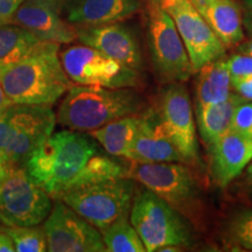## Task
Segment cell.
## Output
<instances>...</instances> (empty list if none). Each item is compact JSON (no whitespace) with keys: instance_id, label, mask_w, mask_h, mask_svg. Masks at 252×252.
<instances>
[{"instance_id":"1","label":"cell","mask_w":252,"mask_h":252,"mask_svg":"<svg viewBox=\"0 0 252 252\" xmlns=\"http://www.w3.org/2000/svg\"><path fill=\"white\" fill-rule=\"evenodd\" d=\"M25 168L53 200L71 188L126 176L125 167L104 154L93 138L69 128L53 132Z\"/></svg>"},{"instance_id":"2","label":"cell","mask_w":252,"mask_h":252,"mask_svg":"<svg viewBox=\"0 0 252 252\" xmlns=\"http://www.w3.org/2000/svg\"><path fill=\"white\" fill-rule=\"evenodd\" d=\"M60 45L41 41L31 54L0 70V84L12 104L52 106L72 84L59 58Z\"/></svg>"},{"instance_id":"3","label":"cell","mask_w":252,"mask_h":252,"mask_svg":"<svg viewBox=\"0 0 252 252\" xmlns=\"http://www.w3.org/2000/svg\"><path fill=\"white\" fill-rule=\"evenodd\" d=\"M133 88H105L72 84L60 104L56 122L63 127L90 132L143 109V98Z\"/></svg>"},{"instance_id":"4","label":"cell","mask_w":252,"mask_h":252,"mask_svg":"<svg viewBox=\"0 0 252 252\" xmlns=\"http://www.w3.org/2000/svg\"><path fill=\"white\" fill-rule=\"evenodd\" d=\"M126 176L162 198L195 228L204 224V204L193 173L182 162H131Z\"/></svg>"},{"instance_id":"5","label":"cell","mask_w":252,"mask_h":252,"mask_svg":"<svg viewBox=\"0 0 252 252\" xmlns=\"http://www.w3.org/2000/svg\"><path fill=\"white\" fill-rule=\"evenodd\" d=\"M56 115L50 106L12 104L0 116V156L7 166H24L54 132Z\"/></svg>"},{"instance_id":"6","label":"cell","mask_w":252,"mask_h":252,"mask_svg":"<svg viewBox=\"0 0 252 252\" xmlns=\"http://www.w3.org/2000/svg\"><path fill=\"white\" fill-rule=\"evenodd\" d=\"M134 180L127 176L109 179L63 191L55 200L62 201L100 231L119 217L130 214L137 194Z\"/></svg>"},{"instance_id":"7","label":"cell","mask_w":252,"mask_h":252,"mask_svg":"<svg viewBox=\"0 0 252 252\" xmlns=\"http://www.w3.org/2000/svg\"><path fill=\"white\" fill-rule=\"evenodd\" d=\"M128 219L147 252L193 243L189 220L147 188L137 191Z\"/></svg>"},{"instance_id":"8","label":"cell","mask_w":252,"mask_h":252,"mask_svg":"<svg viewBox=\"0 0 252 252\" xmlns=\"http://www.w3.org/2000/svg\"><path fill=\"white\" fill-rule=\"evenodd\" d=\"M147 37L154 69L166 83L185 82L194 74L174 21L158 0H147Z\"/></svg>"},{"instance_id":"9","label":"cell","mask_w":252,"mask_h":252,"mask_svg":"<svg viewBox=\"0 0 252 252\" xmlns=\"http://www.w3.org/2000/svg\"><path fill=\"white\" fill-rule=\"evenodd\" d=\"M50 200L24 166H8L0 182V222L7 226L39 225L52 210Z\"/></svg>"},{"instance_id":"10","label":"cell","mask_w":252,"mask_h":252,"mask_svg":"<svg viewBox=\"0 0 252 252\" xmlns=\"http://www.w3.org/2000/svg\"><path fill=\"white\" fill-rule=\"evenodd\" d=\"M65 74L75 84L105 88H134L139 71L125 67L99 50L87 45L71 46L60 54Z\"/></svg>"},{"instance_id":"11","label":"cell","mask_w":252,"mask_h":252,"mask_svg":"<svg viewBox=\"0 0 252 252\" xmlns=\"http://www.w3.org/2000/svg\"><path fill=\"white\" fill-rule=\"evenodd\" d=\"M174 21L194 72L225 55L226 48L189 0H158Z\"/></svg>"},{"instance_id":"12","label":"cell","mask_w":252,"mask_h":252,"mask_svg":"<svg viewBox=\"0 0 252 252\" xmlns=\"http://www.w3.org/2000/svg\"><path fill=\"white\" fill-rule=\"evenodd\" d=\"M157 112L167 135L180 152L185 163L196 162V123L189 94L181 82L168 83L160 97Z\"/></svg>"},{"instance_id":"13","label":"cell","mask_w":252,"mask_h":252,"mask_svg":"<svg viewBox=\"0 0 252 252\" xmlns=\"http://www.w3.org/2000/svg\"><path fill=\"white\" fill-rule=\"evenodd\" d=\"M42 229L47 239V251H106L98 230L60 200H55Z\"/></svg>"},{"instance_id":"14","label":"cell","mask_w":252,"mask_h":252,"mask_svg":"<svg viewBox=\"0 0 252 252\" xmlns=\"http://www.w3.org/2000/svg\"><path fill=\"white\" fill-rule=\"evenodd\" d=\"M60 8L46 0H24L9 24L25 28L42 41L71 43L77 40V26L62 19Z\"/></svg>"},{"instance_id":"15","label":"cell","mask_w":252,"mask_h":252,"mask_svg":"<svg viewBox=\"0 0 252 252\" xmlns=\"http://www.w3.org/2000/svg\"><path fill=\"white\" fill-rule=\"evenodd\" d=\"M77 40L99 50L125 67L141 71L140 47L132 32L119 23L77 27Z\"/></svg>"},{"instance_id":"16","label":"cell","mask_w":252,"mask_h":252,"mask_svg":"<svg viewBox=\"0 0 252 252\" xmlns=\"http://www.w3.org/2000/svg\"><path fill=\"white\" fill-rule=\"evenodd\" d=\"M127 160L139 163H185L180 152L167 135L157 109L140 113V124L131 145Z\"/></svg>"},{"instance_id":"17","label":"cell","mask_w":252,"mask_h":252,"mask_svg":"<svg viewBox=\"0 0 252 252\" xmlns=\"http://www.w3.org/2000/svg\"><path fill=\"white\" fill-rule=\"evenodd\" d=\"M212 176L224 188L243 172L252 159V138L229 130L209 147Z\"/></svg>"},{"instance_id":"18","label":"cell","mask_w":252,"mask_h":252,"mask_svg":"<svg viewBox=\"0 0 252 252\" xmlns=\"http://www.w3.org/2000/svg\"><path fill=\"white\" fill-rule=\"evenodd\" d=\"M65 20L77 27L124 21L139 11L140 0H69Z\"/></svg>"},{"instance_id":"19","label":"cell","mask_w":252,"mask_h":252,"mask_svg":"<svg viewBox=\"0 0 252 252\" xmlns=\"http://www.w3.org/2000/svg\"><path fill=\"white\" fill-rule=\"evenodd\" d=\"M225 48H234L245 39L243 11L236 0H189Z\"/></svg>"},{"instance_id":"20","label":"cell","mask_w":252,"mask_h":252,"mask_svg":"<svg viewBox=\"0 0 252 252\" xmlns=\"http://www.w3.org/2000/svg\"><path fill=\"white\" fill-rule=\"evenodd\" d=\"M244 102H247V99L238 94L231 93L228 98L222 102L195 109L198 133L207 149L230 130L236 108Z\"/></svg>"},{"instance_id":"21","label":"cell","mask_w":252,"mask_h":252,"mask_svg":"<svg viewBox=\"0 0 252 252\" xmlns=\"http://www.w3.org/2000/svg\"><path fill=\"white\" fill-rule=\"evenodd\" d=\"M223 58L207 63L197 71L198 75L195 82V109L222 102L231 94L228 67Z\"/></svg>"},{"instance_id":"22","label":"cell","mask_w":252,"mask_h":252,"mask_svg":"<svg viewBox=\"0 0 252 252\" xmlns=\"http://www.w3.org/2000/svg\"><path fill=\"white\" fill-rule=\"evenodd\" d=\"M139 124L140 115L135 113L118 118L97 130L90 131L89 135L110 156L127 159Z\"/></svg>"},{"instance_id":"23","label":"cell","mask_w":252,"mask_h":252,"mask_svg":"<svg viewBox=\"0 0 252 252\" xmlns=\"http://www.w3.org/2000/svg\"><path fill=\"white\" fill-rule=\"evenodd\" d=\"M42 40L17 25L0 26V70L31 54Z\"/></svg>"},{"instance_id":"24","label":"cell","mask_w":252,"mask_h":252,"mask_svg":"<svg viewBox=\"0 0 252 252\" xmlns=\"http://www.w3.org/2000/svg\"><path fill=\"white\" fill-rule=\"evenodd\" d=\"M103 242L109 252H145V245L127 215L116 220L103 230Z\"/></svg>"},{"instance_id":"25","label":"cell","mask_w":252,"mask_h":252,"mask_svg":"<svg viewBox=\"0 0 252 252\" xmlns=\"http://www.w3.org/2000/svg\"><path fill=\"white\" fill-rule=\"evenodd\" d=\"M225 239L236 250L252 251V208L236 213L229 220Z\"/></svg>"},{"instance_id":"26","label":"cell","mask_w":252,"mask_h":252,"mask_svg":"<svg viewBox=\"0 0 252 252\" xmlns=\"http://www.w3.org/2000/svg\"><path fill=\"white\" fill-rule=\"evenodd\" d=\"M4 231L12 239L15 251L43 252L47 251V239L42 228L34 226H2Z\"/></svg>"},{"instance_id":"27","label":"cell","mask_w":252,"mask_h":252,"mask_svg":"<svg viewBox=\"0 0 252 252\" xmlns=\"http://www.w3.org/2000/svg\"><path fill=\"white\" fill-rule=\"evenodd\" d=\"M230 130L252 138V103L244 102L236 108Z\"/></svg>"},{"instance_id":"28","label":"cell","mask_w":252,"mask_h":252,"mask_svg":"<svg viewBox=\"0 0 252 252\" xmlns=\"http://www.w3.org/2000/svg\"><path fill=\"white\" fill-rule=\"evenodd\" d=\"M225 62L229 71L230 84L239 78L252 75V56L239 53V54H235L225 59Z\"/></svg>"},{"instance_id":"29","label":"cell","mask_w":252,"mask_h":252,"mask_svg":"<svg viewBox=\"0 0 252 252\" xmlns=\"http://www.w3.org/2000/svg\"><path fill=\"white\" fill-rule=\"evenodd\" d=\"M24 0H0V26L8 25Z\"/></svg>"},{"instance_id":"30","label":"cell","mask_w":252,"mask_h":252,"mask_svg":"<svg viewBox=\"0 0 252 252\" xmlns=\"http://www.w3.org/2000/svg\"><path fill=\"white\" fill-rule=\"evenodd\" d=\"M231 89L247 100H252V75L231 82Z\"/></svg>"},{"instance_id":"31","label":"cell","mask_w":252,"mask_h":252,"mask_svg":"<svg viewBox=\"0 0 252 252\" xmlns=\"http://www.w3.org/2000/svg\"><path fill=\"white\" fill-rule=\"evenodd\" d=\"M14 244L12 239L4 231H0V252H14Z\"/></svg>"},{"instance_id":"32","label":"cell","mask_w":252,"mask_h":252,"mask_svg":"<svg viewBox=\"0 0 252 252\" xmlns=\"http://www.w3.org/2000/svg\"><path fill=\"white\" fill-rule=\"evenodd\" d=\"M11 105L12 102L9 100L8 97L6 96L4 89H2L1 84H0V116H1Z\"/></svg>"},{"instance_id":"33","label":"cell","mask_w":252,"mask_h":252,"mask_svg":"<svg viewBox=\"0 0 252 252\" xmlns=\"http://www.w3.org/2000/svg\"><path fill=\"white\" fill-rule=\"evenodd\" d=\"M238 47V50L241 54L252 56V35H250V39L249 40H243V42H241Z\"/></svg>"},{"instance_id":"34","label":"cell","mask_w":252,"mask_h":252,"mask_svg":"<svg viewBox=\"0 0 252 252\" xmlns=\"http://www.w3.org/2000/svg\"><path fill=\"white\" fill-rule=\"evenodd\" d=\"M243 27L247 30L249 35H252V7H248L243 17Z\"/></svg>"},{"instance_id":"35","label":"cell","mask_w":252,"mask_h":252,"mask_svg":"<svg viewBox=\"0 0 252 252\" xmlns=\"http://www.w3.org/2000/svg\"><path fill=\"white\" fill-rule=\"evenodd\" d=\"M7 169H8V166L6 165V162L4 161V159H2V157L0 156V182L4 180L6 173H7Z\"/></svg>"},{"instance_id":"36","label":"cell","mask_w":252,"mask_h":252,"mask_svg":"<svg viewBox=\"0 0 252 252\" xmlns=\"http://www.w3.org/2000/svg\"><path fill=\"white\" fill-rule=\"evenodd\" d=\"M181 250H182L181 247H176V245H167V247L160 248L158 251H160V252H179Z\"/></svg>"},{"instance_id":"37","label":"cell","mask_w":252,"mask_h":252,"mask_svg":"<svg viewBox=\"0 0 252 252\" xmlns=\"http://www.w3.org/2000/svg\"><path fill=\"white\" fill-rule=\"evenodd\" d=\"M247 175H248L249 180L252 182V159H251V161L249 162L248 166H247Z\"/></svg>"},{"instance_id":"38","label":"cell","mask_w":252,"mask_h":252,"mask_svg":"<svg viewBox=\"0 0 252 252\" xmlns=\"http://www.w3.org/2000/svg\"><path fill=\"white\" fill-rule=\"evenodd\" d=\"M46 1H50V2H54V4L59 5L60 7L63 5V0H46Z\"/></svg>"},{"instance_id":"39","label":"cell","mask_w":252,"mask_h":252,"mask_svg":"<svg viewBox=\"0 0 252 252\" xmlns=\"http://www.w3.org/2000/svg\"><path fill=\"white\" fill-rule=\"evenodd\" d=\"M244 4L248 6V7H252V0H243Z\"/></svg>"},{"instance_id":"40","label":"cell","mask_w":252,"mask_h":252,"mask_svg":"<svg viewBox=\"0 0 252 252\" xmlns=\"http://www.w3.org/2000/svg\"><path fill=\"white\" fill-rule=\"evenodd\" d=\"M67 1H69V0H63V5H64ZM63 5H62V6H63Z\"/></svg>"}]
</instances>
